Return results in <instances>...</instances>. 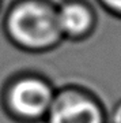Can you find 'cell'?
Listing matches in <instances>:
<instances>
[{"label":"cell","mask_w":121,"mask_h":123,"mask_svg":"<svg viewBox=\"0 0 121 123\" xmlns=\"http://www.w3.org/2000/svg\"><path fill=\"white\" fill-rule=\"evenodd\" d=\"M3 31L22 52L46 53L64 41L52 0H15L4 14Z\"/></svg>","instance_id":"6da1fadb"},{"label":"cell","mask_w":121,"mask_h":123,"mask_svg":"<svg viewBox=\"0 0 121 123\" xmlns=\"http://www.w3.org/2000/svg\"><path fill=\"white\" fill-rule=\"evenodd\" d=\"M56 93V86L45 75L22 71L12 75L0 92V105L14 123H44Z\"/></svg>","instance_id":"7a4b0ae2"},{"label":"cell","mask_w":121,"mask_h":123,"mask_svg":"<svg viewBox=\"0 0 121 123\" xmlns=\"http://www.w3.org/2000/svg\"><path fill=\"white\" fill-rule=\"evenodd\" d=\"M44 123H108L101 98L80 85L56 88Z\"/></svg>","instance_id":"3957f363"},{"label":"cell","mask_w":121,"mask_h":123,"mask_svg":"<svg viewBox=\"0 0 121 123\" xmlns=\"http://www.w3.org/2000/svg\"><path fill=\"white\" fill-rule=\"evenodd\" d=\"M56 17L63 40L82 43L98 26V14L88 0H63L56 3Z\"/></svg>","instance_id":"277c9868"},{"label":"cell","mask_w":121,"mask_h":123,"mask_svg":"<svg viewBox=\"0 0 121 123\" xmlns=\"http://www.w3.org/2000/svg\"><path fill=\"white\" fill-rule=\"evenodd\" d=\"M106 14L121 21V0H95Z\"/></svg>","instance_id":"5b68a950"},{"label":"cell","mask_w":121,"mask_h":123,"mask_svg":"<svg viewBox=\"0 0 121 123\" xmlns=\"http://www.w3.org/2000/svg\"><path fill=\"white\" fill-rule=\"evenodd\" d=\"M109 123H121V100H118L112 108V112L108 116Z\"/></svg>","instance_id":"8992f818"},{"label":"cell","mask_w":121,"mask_h":123,"mask_svg":"<svg viewBox=\"0 0 121 123\" xmlns=\"http://www.w3.org/2000/svg\"><path fill=\"white\" fill-rule=\"evenodd\" d=\"M1 6H3V0H0V10H1Z\"/></svg>","instance_id":"52a82bcc"}]
</instances>
